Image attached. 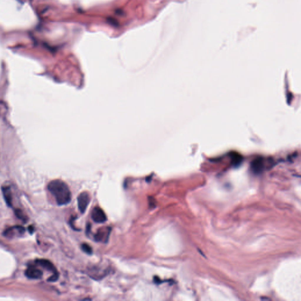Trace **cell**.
<instances>
[{"label": "cell", "instance_id": "cell-1", "mask_svg": "<svg viewBox=\"0 0 301 301\" xmlns=\"http://www.w3.org/2000/svg\"><path fill=\"white\" fill-rule=\"evenodd\" d=\"M48 189L55 197L58 205H65L71 201V191L64 181L59 179L53 180L49 183Z\"/></svg>", "mask_w": 301, "mask_h": 301}, {"label": "cell", "instance_id": "cell-2", "mask_svg": "<svg viewBox=\"0 0 301 301\" xmlns=\"http://www.w3.org/2000/svg\"><path fill=\"white\" fill-rule=\"evenodd\" d=\"M78 207L79 211L84 214L91 201V198L89 194L87 192H81L78 197Z\"/></svg>", "mask_w": 301, "mask_h": 301}, {"label": "cell", "instance_id": "cell-3", "mask_svg": "<svg viewBox=\"0 0 301 301\" xmlns=\"http://www.w3.org/2000/svg\"><path fill=\"white\" fill-rule=\"evenodd\" d=\"M92 219L97 223H104L107 220V217L104 211L99 207H95L91 213Z\"/></svg>", "mask_w": 301, "mask_h": 301}, {"label": "cell", "instance_id": "cell-4", "mask_svg": "<svg viewBox=\"0 0 301 301\" xmlns=\"http://www.w3.org/2000/svg\"><path fill=\"white\" fill-rule=\"evenodd\" d=\"M25 274L26 277L30 279H40L42 275V272L37 268L34 267H29L25 272Z\"/></svg>", "mask_w": 301, "mask_h": 301}, {"label": "cell", "instance_id": "cell-5", "mask_svg": "<svg viewBox=\"0 0 301 301\" xmlns=\"http://www.w3.org/2000/svg\"><path fill=\"white\" fill-rule=\"evenodd\" d=\"M35 262L37 264H38L42 268H45V270L52 272L53 274L58 272L55 266L53 265V264L47 260L38 259V260H36Z\"/></svg>", "mask_w": 301, "mask_h": 301}, {"label": "cell", "instance_id": "cell-6", "mask_svg": "<svg viewBox=\"0 0 301 301\" xmlns=\"http://www.w3.org/2000/svg\"><path fill=\"white\" fill-rule=\"evenodd\" d=\"M2 191L3 194V196L4 198V199L7 204L8 206L11 207L12 206V192L11 191V188L9 187H4L2 188Z\"/></svg>", "mask_w": 301, "mask_h": 301}, {"label": "cell", "instance_id": "cell-7", "mask_svg": "<svg viewBox=\"0 0 301 301\" xmlns=\"http://www.w3.org/2000/svg\"><path fill=\"white\" fill-rule=\"evenodd\" d=\"M110 230H108V231H106V230H101V231H99L98 232V233L95 235L94 238H95V241H101L104 240V238L105 237H108L109 236V232Z\"/></svg>", "mask_w": 301, "mask_h": 301}, {"label": "cell", "instance_id": "cell-8", "mask_svg": "<svg viewBox=\"0 0 301 301\" xmlns=\"http://www.w3.org/2000/svg\"><path fill=\"white\" fill-rule=\"evenodd\" d=\"M262 163L260 162V159H257V161H255L254 163H253V165H252V168H253V170L255 172H260L261 170H262Z\"/></svg>", "mask_w": 301, "mask_h": 301}, {"label": "cell", "instance_id": "cell-9", "mask_svg": "<svg viewBox=\"0 0 301 301\" xmlns=\"http://www.w3.org/2000/svg\"><path fill=\"white\" fill-rule=\"evenodd\" d=\"M81 249L86 254H91L92 253V250L91 247L88 244H82L81 245Z\"/></svg>", "mask_w": 301, "mask_h": 301}, {"label": "cell", "instance_id": "cell-10", "mask_svg": "<svg viewBox=\"0 0 301 301\" xmlns=\"http://www.w3.org/2000/svg\"><path fill=\"white\" fill-rule=\"evenodd\" d=\"M15 214L16 215V216L20 219H22L23 221H25V217L24 216V213L22 212V211L19 209H15Z\"/></svg>", "mask_w": 301, "mask_h": 301}, {"label": "cell", "instance_id": "cell-11", "mask_svg": "<svg viewBox=\"0 0 301 301\" xmlns=\"http://www.w3.org/2000/svg\"><path fill=\"white\" fill-rule=\"evenodd\" d=\"M58 278H59L58 272H56V273L53 274V275L48 278V282H55L56 281L58 280Z\"/></svg>", "mask_w": 301, "mask_h": 301}, {"label": "cell", "instance_id": "cell-12", "mask_svg": "<svg viewBox=\"0 0 301 301\" xmlns=\"http://www.w3.org/2000/svg\"><path fill=\"white\" fill-rule=\"evenodd\" d=\"M108 21H109V23H111V24H114V25H116V24H117V23L116 22V21H115V20L114 19V18H109V19H108Z\"/></svg>", "mask_w": 301, "mask_h": 301}, {"label": "cell", "instance_id": "cell-13", "mask_svg": "<svg viewBox=\"0 0 301 301\" xmlns=\"http://www.w3.org/2000/svg\"><path fill=\"white\" fill-rule=\"evenodd\" d=\"M28 231H29L30 234H32L34 232V227L32 226H29L28 228Z\"/></svg>", "mask_w": 301, "mask_h": 301}]
</instances>
